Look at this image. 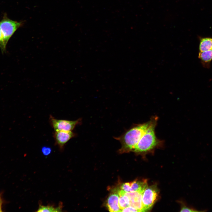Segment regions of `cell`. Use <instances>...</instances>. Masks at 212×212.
Returning <instances> with one entry per match:
<instances>
[{
  "mask_svg": "<svg viewBox=\"0 0 212 212\" xmlns=\"http://www.w3.org/2000/svg\"><path fill=\"white\" fill-rule=\"evenodd\" d=\"M158 118L153 116L150 120V124L133 151L136 153H143L150 151L160 146L163 141L156 137L155 132Z\"/></svg>",
  "mask_w": 212,
  "mask_h": 212,
  "instance_id": "6da1fadb",
  "label": "cell"
},
{
  "mask_svg": "<svg viewBox=\"0 0 212 212\" xmlns=\"http://www.w3.org/2000/svg\"><path fill=\"white\" fill-rule=\"evenodd\" d=\"M150 123V120L146 122L137 125L121 136L115 138L122 144L120 151L123 153L133 151Z\"/></svg>",
  "mask_w": 212,
  "mask_h": 212,
  "instance_id": "7a4b0ae2",
  "label": "cell"
},
{
  "mask_svg": "<svg viewBox=\"0 0 212 212\" xmlns=\"http://www.w3.org/2000/svg\"><path fill=\"white\" fill-rule=\"evenodd\" d=\"M23 24V21L18 22L12 20L7 17L6 14L4 15L0 21V29L6 46L15 32Z\"/></svg>",
  "mask_w": 212,
  "mask_h": 212,
  "instance_id": "3957f363",
  "label": "cell"
},
{
  "mask_svg": "<svg viewBox=\"0 0 212 212\" xmlns=\"http://www.w3.org/2000/svg\"><path fill=\"white\" fill-rule=\"evenodd\" d=\"M158 191L155 185L148 186L143 193L142 204L144 211L150 209L158 198Z\"/></svg>",
  "mask_w": 212,
  "mask_h": 212,
  "instance_id": "277c9868",
  "label": "cell"
},
{
  "mask_svg": "<svg viewBox=\"0 0 212 212\" xmlns=\"http://www.w3.org/2000/svg\"><path fill=\"white\" fill-rule=\"evenodd\" d=\"M49 119L50 124L55 132L72 131L81 121L80 119L74 121L58 119L52 115L50 116Z\"/></svg>",
  "mask_w": 212,
  "mask_h": 212,
  "instance_id": "5b68a950",
  "label": "cell"
},
{
  "mask_svg": "<svg viewBox=\"0 0 212 212\" xmlns=\"http://www.w3.org/2000/svg\"><path fill=\"white\" fill-rule=\"evenodd\" d=\"M75 135V134L72 131H59L55 132L53 137L56 144L62 150L63 149L66 144Z\"/></svg>",
  "mask_w": 212,
  "mask_h": 212,
  "instance_id": "8992f818",
  "label": "cell"
},
{
  "mask_svg": "<svg viewBox=\"0 0 212 212\" xmlns=\"http://www.w3.org/2000/svg\"><path fill=\"white\" fill-rule=\"evenodd\" d=\"M143 192H134L125 193L130 200V206L138 210L139 212L144 211L142 204V197Z\"/></svg>",
  "mask_w": 212,
  "mask_h": 212,
  "instance_id": "52a82bcc",
  "label": "cell"
},
{
  "mask_svg": "<svg viewBox=\"0 0 212 212\" xmlns=\"http://www.w3.org/2000/svg\"><path fill=\"white\" fill-rule=\"evenodd\" d=\"M118 190L114 191L107 199V206L110 212H121L119 205V196Z\"/></svg>",
  "mask_w": 212,
  "mask_h": 212,
  "instance_id": "ba28073f",
  "label": "cell"
},
{
  "mask_svg": "<svg viewBox=\"0 0 212 212\" xmlns=\"http://www.w3.org/2000/svg\"><path fill=\"white\" fill-rule=\"evenodd\" d=\"M130 192H143L145 189L148 186L146 180H136L130 182Z\"/></svg>",
  "mask_w": 212,
  "mask_h": 212,
  "instance_id": "9c48e42d",
  "label": "cell"
},
{
  "mask_svg": "<svg viewBox=\"0 0 212 212\" xmlns=\"http://www.w3.org/2000/svg\"><path fill=\"white\" fill-rule=\"evenodd\" d=\"M198 58L204 66H209L212 60V49L205 51L200 52Z\"/></svg>",
  "mask_w": 212,
  "mask_h": 212,
  "instance_id": "30bf717a",
  "label": "cell"
},
{
  "mask_svg": "<svg viewBox=\"0 0 212 212\" xmlns=\"http://www.w3.org/2000/svg\"><path fill=\"white\" fill-rule=\"evenodd\" d=\"M212 49V38H201L199 45L200 52H202Z\"/></svg>",
  "mask_w": 212,
  "mask_h": 212,
  "instance_id": "8fae6325",
  "label": "cell"
},
{
  "mask_svg": "<svg viewBox=\"0 0 212 212\" xmlns=\"http://www.w3.org/2000/svg\"><path fill=\"white\" fill-rule=\"evenodd\" d=\"M62 203L59 204L57 207H55L53 206L48 205L46 206L40 205L37 210V212H60L62 211Z\"/></svg>",
  "mask_w": 212,
  "mask_h": 212,
  "instance_id": "7c38bea8",
  "label": "cell"
},
{
  "mask_svg": "<svg viewBox=\"0 0 212 212\" xmlns=\"http://www.w3.org/2000/svg\"><path fill=\"white\" fill-rule=\"evenodd\" d=\"M119 196V205L121 211L122 209L130 206V200L125 194Z\"/></svg>",
  "mask_w": 212,
  "mask_h": 212,
  "instance_id": "4fadbf2b",
  "label": "cell"
},
{
  "mask_svg": "<svg viewBox=\"0 0 212 212\" xmlns=\"http://www.w3.org/2000/svg\"><path fill=\"white\" fill-rule=\"evenodd\" d=\"M121 189L125 192H130V183H123L120 187Z\"/></svg>",
  "mask_w": 212,
  "mask_h": 212,
  "instance_id": "5bb4252c",
  "label": "cell"
},
{
  "mask_svg": "<svg viewBox=\"0 0 212 212\" xmlns=\"http://www.w3.org/2000/svg\"><path fill=\"white\" fill-rule=\"evenodd\" d=\"M6 46L5 45L2 36V35L0 29V48L2 52H4L5 50Z\"/></svg>",
  "mask_w": 212,
  "mask_h": 212,
  "instance_id": "9a60e30c",
  "label": "cell"
},
{
  "mask_svg": "<svg viewBox=\"0 0 212 212\" xmlns=\"http://www.w3.org/2000/svg\"><path fill=\"white\" fill-rule=\"evenodd\" d=\"M51 148L48 147L44 146L42 148V152L44 155H49L51 153Z\"/></svg>",
  "mask_w": 212,
  "mask_h": 212,
  "instance_id": "2e32d148",
  "label": "cell"
},
{
  "mask_svg": "<svg viewBox=\"0 0 212 212\" xmlns=\"http://www.w3.org/2000/svg\"><path fill=\"white\" fill-rule=\"evenodd\" d=\"M121 212H139V211L135 208L129 206L122 209Z\"/></svg>",
  "mask_w": 212,
  "mask_h": 212,
  "instance_id": "e0dca14e",
  "label": "cell"
},
{
  "mask_svg": "<svg viewBox=\"0 0 212 212\" xmlns=\"http://www.w3.org/2000/svg\"><path fill=\"white\" fill-rule=\"evenodd\" d=\"M180 212H198L200 211L195 210L186 206H183V207L180 211Z\"/></svg>",
  "mask_w": 212,
  "mask_h": 212,
  "instance_id": "ac0fdd59",
  "label": "cell"
},
{
  "mask_svg": "<svg viewBox=\"0 0 212 212\" xmlns=\"http://www.w3.org/2000/svg\"><path fill=\"white\" fill-rule=\"evenodd\" d=\"M2 203V201L0 196V212H2L1 205Z\"/></svg>",
  "mask_w": 212,
  "mask_h": 212,
  "instance_id": "d6986e66",
  "label": "cell"
}]
</instances>
